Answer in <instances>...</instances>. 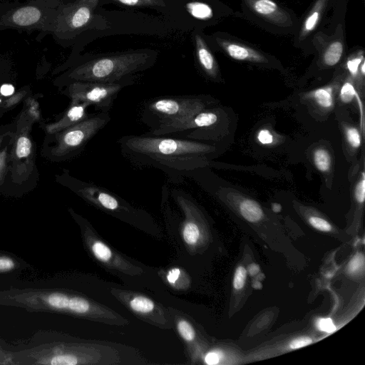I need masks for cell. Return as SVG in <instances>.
I'll list each match as a JSON object with an SVG mask.
<instances>
[{"mask_svg":"<svg viewBox=\"0 0 365 365\" xmlns=\"http://www.w3.org/2000/svg\"><path fill=\"white\" fill-rule=\"evenodd\" d=\"M117 143L130 164L159 169L176 183L181 182L188 173L203 167L207 157L215 150L196 140L146 133L125 135Z\"/></svg>","mask_w":365,"mask_h":365,"instance_id":"1","label":"cell"},{"mask_svg":"<svg viewBox=\"0 0 365 365\" xmlns=\"http://www.w3.org/2000/svg\"><path fill=\"white\" fill-rule=\"evenodd\" d=\"M158 52L150 48L92 54L75 66L67 78L76 81L118 83L135 78L138 73L154 66Z\"/></svg>","mask_w":365,"mask_h":365,"instance_id":"2","label":"cell"},{"mask_svg":"<svg viewBox=\"0 0 365 365\" xmlns=\"http://www.w3.org/2000/svg\"><path fill=\"white\" fill-rule=\"evenodd\" d=\"M207 101L202 96H169L150 99L142 106L141 121L150 130L172 120L187 118L205 109Z\"/></svg>","mask_w":365,"mask_h":365,"instance_id":"3","label":"cell"},{"mask_svg":"<svg viewBox=\"0 0 365 365\" xmlns=\"http://www.w3.org/2000/svg\"><path fill=\"white\" fill-rule=\"evenodd\" d=\"M73 190L91 205L122 220L140 223L151 220L144 210L130 205L123 198L96 183L72 180Z\"/></svg>","mask_w":365,"mask_h":365,"instance_id":"4","label":"cell"},{"mask_svg":"<svg viewBox=\"0 0 365 365\" xmlns=\"http://www.w3.org/2000/svg\"><path fill=\"white\" fill-rule=\"evenodd\" d=\"M108 0H75L63 8L59 15L58 29L71 37L88 29L107 27L108 21L98 9Z\"/></svg>","mask_w":365,"mask_h":365,"instance_id":"5","label":"cell"},{"mask_svg":"<svg viewBox=\"0 0 365 365\" xmlns=\"http://www.w3.org/2000/svg\"><path fill=\"white\" fill-rule=\"evenodd\" d=\"M135 83V78L118 83L76 81L68 87V94L73 102L86 103L96 111L109 113L119 92Z\"/></svg>","mask_w":365,"mask_h":365,"instance_id":"6","label":"cell"},{"mask_svg":"<svg viewBox=\"0 0 365 365\" xmlns=\"http://www.w3.org/2000/svg\"><path fill=\"white\" fill-rule=\"evenodd\" d=\"M109 113L98 112L65 129L59 136L57 154L70 157L81 152L86 145L110 120Z\"/></svg>","mask_w":365,"mask_h":365,"instance_id":"7","label":"cell"},{"mask_svg":"<svg viewBox=\"0 0 365 365\" xmlns=\"http://www.w3.org/2000/svg\"><path fill=\"white\" fill-rule=\"evenodd\" d=\"M111 294L140 319L160 329L173 327L168 310L152 299L142 294L112 288Z\"/></svg>","mask_w":365,"mask_h":365,"instance_id":"8","label":"cell"},{"mask_svg":"<svg viewBox=\"0 0 365 365\" xmlns=\"http://www.w3.org/2000/svg\"><path fill=\"white\" fill-rule=\"evenodd\" d=\"M83 237L90 252L107 268L125 274L135 276L143 273V269L113 250L104 242L88 222L83 220Z\"/></svg>","mask_w":365,"mask_h":365,"instance_id":"9","label":"cell"},{"mask_svg":"<svg viewBox=\"0 0 365 365\" xmlns=\"http://www.w3.org/2000/svg\"><path fill=\"white\" fill-rule=\"evenodd\" d=\"M247 6L257 15L281 27L292 24L291 16L272 0H245Z\"/></svg>","mask_w":365,"mask_h":365,"instance_id":"10","label":"cell"},{"mask_svg":"<svg viewBox=\"0 0 365 365\" xmlns=\"http://www.w3.org/2000/svg\"><path fill=\"white\" fill-rule=\"evenodd\" d=\"M215 40L218 46L233 59L256 63H262L267 61L262 53L247 45L218 36H215Z\"/></svg>","mask_w":365,"mask_h":365,"instance_id":"11","label":"cell"},{"mask_svg":"<svg viewBox=\"0 0 365 365\" xmlns=\"http://www.w3.org/2000/svg\"><path fill=\"white\" fill-rule=\"evenodd\" d=\"M193 43L197 61L203 72L211 78L218 73L217 61L200 32L195 29L192 33Z\"/></svg>","mask_w":365,"mask_h":365,"instance_id":"12","label":"cell"},{"mask_svg":"<svg viewBox=\"0 0 365 365\" xmlns=\"http://www.w3.org/2000/svg\"><path fill=\"white\" fill-rule=\"evenodd\" d=\"M173 324L186 344L187 349L191 351L196 342L197 331L190 321L178 310L168 308Z\"/></svg>","mask_w":365,"mask_h":365,"instance_id":"13","label":"cell"},{"mask_svg":"<svg viewBox=\"0 0 365 365\" xmlns=\"http://www.w3.org/2000/svg\"><path fill=\"white\" fill-rule=\"evenodd\" d=\"M41 17L42 13L38 7L26 6L14 11L7 21L13 26L26 27L38 23Z\"/></svg>","mask_w":365,"mask_h":365,"instance_id":"14","label":"cell"},{"mask_svg":"<svg viewBox=\"0 0 365 365\" xmlns=\"http://www.w3.org/2000/svg\"><path fill=\"white\" fill-rule=\"evenodd\" d=\"M329 0H316L301 27L299 39L304 40L313 32L323 16Z\"/></svg>","mask_w":365,"mask_h":365,"instance_id":"15","label":"cell"},{"mask_svg":"<svg viewBox=\"0 0 365 365\" xmlns=\"http://www.w3.org/2000/svg\"><path fill=\"white\" fill-rule=\"evenodd\" d=\"M344 48V43L340 40H334L328 43L322 55L323 63L327 66L337 64L342 57Z\"/></svg>","mask_w":365,"mask_h":365,"instance_id":"16","label":"cell"},{"mask_svg":"<svg viewBox=\"0 0 365 365\" xmlns=\"http://www.w3.org/2000/svg\"><path fill=\"white\" fill-rule=\"evenodd\" d=\"M240 211L242 217L251 222H256L260 220L264 215L260 205L255 200L250 199H245L241 202Z\"/></svg>","mask_w":365,"mask_h":365,"instance_id":"17","label":"cell"},{"mask_svg":"<svg viewBox=\"0 0 365 365\" xmlns=\"http://www.w3.org/2000/svg\"><path fill=\"white\" fill-rule=\"evenodd\" d=\"M110 2H115L118 4L134 6L147 7L163 11L168 6L167 0H108Z\"/></svg>","mask_w":365,"mask_h":365,"instance_id":"18","label":"cell"},{"mask_svg":"<svg viewBox=\"0 0 365 365\" xmlns=\"http://www.w3.org/2000/svg\"><path fill=\"white\" fill-rule=\"evenodd\" d=\"M315 101L321 107L330 108L334 105L333 89L331 86L318 88L312 94Z\"/></svg>","mask_w":365,"mask_h":365,"instance_id":"19","label":"cell"},{"mask_svg":"<svg viewBox=\"0 0 365 365\" xmlns=\"http://www.w3.org/2000/svg\"><path fill=\"white\" fill-rule=\"evenodd\" d=\"M314 163L321 172H328L331 168V159L329 152L323 148H318L314 153Z\"/></svg>","mask_w":365,"mask_h":365,"instance_id":"20","label":"cell"},{"mask_svg":"<svg viewBox=\"0 0 365 365\" xmlns=\"http://www.w3.org/2000/svg\"><path fill=\"white\" fill-rule=\"evenodd\" d=\"M166 279L170 285L180 289V285L184 286L185 274L179 268H173L168 272Z\"/></svg>","mask_w":365,"mask_h":365,"instance_id":"21","label":"cell"},{"mask_svg":"<svg viewBox=\"0 0 365 365\" xmlns=\"http://www.w3.org/2000/svg\"><path fill=\"white\" fill-rule=\"evenodd\" d=\"M364 61V52L359 51L358 53L350 58L346 62V67L349 73L356 77L360 72L361 63Z\"/></svg>","mask_w":365,"mask_h":365,"instance_id":"22","label":"cell"},{"mask_svg":"<svg viewBox=\"0 0 365 365\" xmlns=\"http://www.w3.org/2000/svg\"><path fill=\"white\" fill-rule=\"evenodd\" d=\"M69 296L61 293H53L49 295L48 298V303L50 306L59 309L66 310Z\"/></svg>","mask_w":365,"mask_h":365,"instance_id":"23","label":"cell"},{"mask_svg":"<svg viewBox=\"0 0 365 365\" xmlns=\"http://www.w3.org/2000/svg\"><path fill=\"white\" fill-rule=\"evenodd\" d=\"M356 91L350 81H346L340 90V98L344 103H350L356 94Z\"/></svg>","mask_w":365,"mask_h":365,"instance_id":"24","label":"cell"},{"mask_svg":"<svg viewBox=\"0 0 365 365\" xmlns=\"http://www.w3.org/2000/svg\"><path fill=\"white\" fill-rule=\"evenodd\" d=\"M349 144L354 148H358L361 143V137L359 130L354 127H349L345 130Z\"/></svg>","mask_w":365,"mask_h":365,"instance_id":"25","label":"cell"},{"mask_svg":"<svg viewBox=\"0 0 365 365\" xmlns=\"http://www.w3.org/2000/svg\"><path fill=\"white\" fill-rule=\"evenodd\" d=\"M31 148L30 140L22 136L19 138L16 144V155L19 158L26 157L29 155Z\"/></svg>","mask_w":365,"mask_h":365,"instance_id":"26","label":"cell"},{"mask_svg":"<svg viewBox=\"0 0 365 365\" xmlns=\"http://www.w3.org/2000/svg\"><path fill=\"white\" fill-rule=\"evenodd\" d=\"M364 264V257L361 253H357L353 257L348 264V272L354 274L363 268Z\"/></svg>","mask_w":365,"mask_h":365,"instance_id":"27","label":"cell"},{"mask_svg":"<svg viewBox=\"0 0 365 365\" xmlns=\"http://www.w3.org/2000/svg\"><path fill=\"white\" fill-rule=\"evenodd\" d=\"M247 277V270L245 267L240 266L237 268L234 280H233V286L236 289H242L245 283V279Z\"/></svg>","mask_w":365,"mask_h":365,"instance_id":"28","label":"cell"},{"mask_svg":"<svg viewBox=\"0 0 365 365\" xmlns=\"http://www.w3.org/2000/svg\"><path fill=\"white\" fill-rule=\"evenodd\" d=\"M309 223L317 230L323 232H329L331 230V225L325 220L319 217H311L309 219Z\"/></svg>","mask_w":365,"mask_h":365,"instance_id":"29","label":"cell"},{"mask_svg":"<svg viewBox=\"0 0 365 365\" xmlns=\"http://www.w3.org/2000/svg\"><path fill=\"white\" fill-rule=\"evenodd\" d=\"M316 327L327 333H331L336 330V327L330 318H320L316 322Z\"/></svg>","mask_w":365,"mask_h":365,"instance_id":"30","label":"cell"},{"mask_svg":"<svg viewBox=\"0 0 365 365\" xmlns=\"http://www.w3.org/2000/svg\"><path fill=\"white\" fill-rule=\"evenodd\" d=\"M354 195L358 202H364L365 199V175L364 172L361 173V180L356 185Z\"/></svg>","mask_w":365,"mask_h":365,"instance_id":"31","label":"cell"},{"mask_svg":"<svg viewBox=\"0 0 365 365\" xmlns=\"http://www.w3.org/2000/svg\"><path fill=\"white\" fill-rule=\"evenodd\" d=\"M312 342V341L311 338L308 336H302L292 340L289 344V347L292 349H297L307 346Z\"/></svg>","mask_w":365,"mask_h":365,"instance_id":"32","label":"cell"},{"mask_svg":"<svg viewBox=\"0 0 365 365\" xmlns=\"http://www.w3.org/2000/svg\"><path fill=\"white\" fill-rule=\"evenodd\" d=\"M222 357V353L220 351H212L208 352L205 358V362L210 365L217 364Z\"/></svg>","mask_w":365,"mask_h":365,"instance_id":"33","label":"cell"},{"mask_svg":"<svg viewBox=\"0 0 365 365\" xmlns=\"http://www.w3.org/2000/svg\"><path fill=\"white\" fill-rule=\"evenodd\" d=\"M257 139L262 144H271L273 142V135L269 130L262 129L257 134Z\"/></svg>","mask_w":365,"mask_h":365,"instance_id":"34","label":"cell"},{"mask_svg":"<svg viewBox=\"0 0 365 365\" xmlns=\"http://www.w3.org/2000/svg\"><path fill=\"white\" fill-rule=\"evenodd\" d=\"M14 266V262L7 257H0V271L9 270Z\"/></svg>","mask_w":365,"mask_h":365,"instance_id":"35","label":"cell"},{"mask_svg":"<svg viewBox=\"0 0 365 365\" xmlns=\"http://www.w3.org/2000/svg\"><path fill=\"white\" fill-rule=\"evenodd\" d=\"M14 91V88L10 84H4L0 88V92L3 96H10Z\"/></svg>","mask_w":365,"mask_h":365,"instance_id":"36","label":"cell"},{"mask_svg":"<svg viewBox=\"0 0 365 365\" xmlns=\"http://www.w3.org/2000/svg\"><path fill=\"white\" fill-rule=\"evenodd\" d=\"M247 270L250 275H255L259 271V267L256 264H251L248 266Z\"/></svg>","mask_w":365,"mask_h":365,"instance_id":"37","label":"cell"},{"mask_svg":"<svg viewBox=\"0 0 365 365\" xmlns=\"http://www.w3.org/2000/svg\"><path fill=\"white\" fill-rule=\"evenodd\" d=\"M272 210L275 212H279L282 210V206L279 203L274 202L272 204Z\"/></svg>","mask_w":365,"mask_h":365,"instance_id":"38","label":"cell"}]
</instances>
